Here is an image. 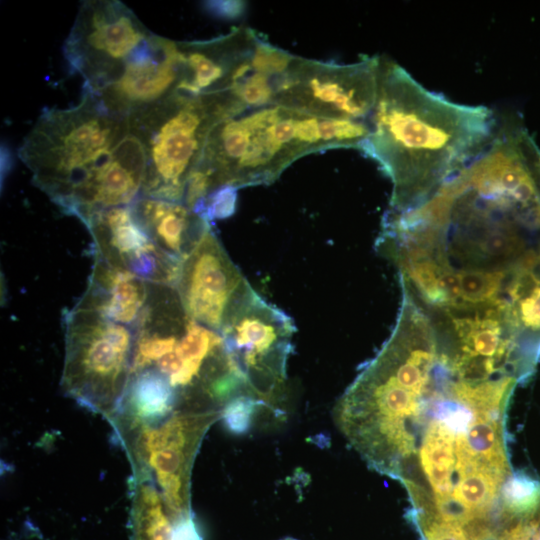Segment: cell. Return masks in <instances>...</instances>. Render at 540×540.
<instances>
[{"mask_svg": "<svg viewBox=\"0 0 540 540\" xmlns=\"http://www.w3.org/2000/svg\"><path fill=\"white\" fill-rule=\"evenodd\" d=\"M517 377L464 375L433 343H385L336 402L335 424L412 509L444 517L494 507L512 476L506 412Z\"/></svg>", "mask_w": 540, "mask_h": 540, "instance_id": "obj_1", "label": "cell"}, {"mask_svg": "<svg viewBox=\"0 0 540 540\" xmlns=\"http://www.w3.org/2000/svg\"><path fill=\"white\" fill-rule=\"evenodd\" d=\"M370 132L360 149L392 183L389 210L404 213L429 201L493 141L499 121L486 106L455 103L428 90L381 56Z\"/></svg>", "mask_w": 540, "mask_h": 540, "instance_id": "obj_2", "label": "cell"}, {"mask_svg": "<svg viewBox=\"0 0 540 540\" xmlns=\"http://www.w3.org/2000/svg\"><path fill=\"white\" fill-rule=\"evenodd\" d=\"M32 182L84 224L141 195L146 156L129 118L84 91L69 108H45L19 147Z\"/></svg>", "mask_w": 540, "mask_h": 540, "instance_id": "obj_3", "label": "cell"}, {"mask_svg": "<svg viewBox=\"0 0 540 540\" xmlns=\"http://www.w3.org/2000/svg\"><path fill=\"white\" fill-rule=\"evenodd\" d=\"M370 128L364 120L328 119L278 104L252 108L211 129L193 170L210 194L270 184L295 160L329 148H358Z\"/></svg>", "mask_w": 540, "mask_h": 540, "instance_id": "obj_4", "label": "cell"}, {"mask_svg": "<svg viewBox=\"0 0 540 540\" xmlns=\"http://www.w3.org/2000/svg\"><path fill=\"white\" fill-rule=\"evenodd\" d=\"M138 370L161 376L177 407L224 409L249 397L223 336L191 319L173 286L151 284L136 326L132 372Z\"/></svg>", "mask_w": 540, "mask_h": 540, "instance_id": "obj_5", "label": "cell"}, {"mask_svg": "<svg viewBox=\"0 0 540 540\" xmlns=\"http://www.w3.org/2000/svg\"><path fill=\"white\" fill-rule=\"evenodd\" d=\"M146 156L141 196L184 200L186 185L222 116L209 96L173 92L129 117Z\"/></svg>", "mask_w": 540, "mask_h": 540, "instance_id": "obj_6", "label": "cell"}, {"mask_svg": "<svg viewBox=\"0 0 540 540\" xmlns=\"http://www.w3.org/2000/svg\"><path fill=\"white\" fill-rule=\"evenodd\" d=\"M63 393L110 423L127 390L136 328L74 305L63 315Z\"/></svg>", "mask_w": 540, "mask_h": 540, "instance_id": "obj_7", "label": "cell"}, {"mask_svg": "<svg viewBox=\"0 0 540 540\" xmlns=\"http://www.w3.org/2000/svg\"><path fill=\"white\" fill-rule=\"evenodd\" d=\"M222 408L176 407L150 420L114 425L124 448L132 477L151 480L173 515L193 522L191 474L208 429L223 419Z\"/></svg>", "mask_w": 540, "mask_h": 540, "instance_id": "obj_8", "label": "cell"}, {"mask_svg": "<svg viewBox=\"0 0 540 540\" xmlns=\"http://www.w3.org/2000/svg\"><path fill=\"white\" fill-rule=\"evenodd\" d=\"M294 331L290 316L253 288L221 331L249 397L275 414L282 412L280 403L285 394L286 365Z\"/></svg>", "mask_w": 540, "mask_h": 540, "instance_id": "obj_9", "label": "cell"}, {"mask_svg": "<svg viewBox=\"0 0 540 540\" xmlns=\"http://www.w3.org/2000/svg\"><path fill=\"white\" fill-rule=\"evenodd\" d=\"M153 33L118 0L84 1L64 42L70 69L92 94L113 83Z\"/></svg>", "mask_w": 540, "mask_h": 540, "instance_id": "obj_10", "label": "cell"}, {"mask_svg": "<svg viewBox=\"0 0 540 540\" xmlns=\"http://www.w3.org/2000/svg\"><path fill=\"white\" fill-rule=\"evenodd\" d=\"M380 57L337 64L296 56L275 104L320 118L367 121L376 103Z\"/></svg>", "mask_w": 540, "mask_h": 540, "instance_id": "obj_11", "label": "cell"}, {"mask_svg": "<svg viewBox=\"0 0 540 540\" xmlns=\"http://www.w3.org/2000/svg\"><path fill=\"white\" fill-rule=\"evenodd\" d=\"M175 288L188 316L220 334L235 308L252 289L212 225L182 261Z\"/></svg>", "mask_w": 540, "mask_h": 540, "instance_id": "obj_12", "label": "cell"}, {"mask_svg": "<svg viewBox=\"0 0 540 540\" xmlns=\"http://www.w3.org/2000/svg\"><path fill=\"white\" fill-rule=\"evenodd\" d=\"M93 256L152 284L176 286L182 262L156 245L136 222L131 206L105 209L84 224Z\"/></svg>", "mask_w": 540, "mask_h": 540, "instance_id": "obj_13", "label": "cell"}, {"mask_svg": "<svg viewBox=\"0 0 540 540\" xmlns=\"http://www.w3.org/2000/svg\"><path fill=\"white\" fill-rule=\"evenodd\" d=\"M180 78L177 42L153 34L118 79L93 95L110 111L129 117L175 92Z\"/></svg>", "mask_w": 540, "mask_h": 540, "instance_id": "obj_14", "label": "cell"}, {"mask_svg": "<svg viewBox=\"0 0 540 540\" xmlns=\"http://www.w3.org/2000/svg\"><path fill=\"white\" fill-rule=\"evenodd\" d=\"M257 32L247 27L204 41L177 42L181 78L177 92L203 96L227 90L240 65L251 54Z\"/></svg>", "mask_w": 540, "mask_h": 540, "instance_id": "obj_15", "label": "cell"}, {"mask_svg": "<svg viewBox=\"0 0 540 540\" xmlns=\"http://www.w3.org/2000/svg\"><path fill=\"white\" fill-rule=\"evenodd\" d=\"M93 258L87 288L75 305L136 328L148 303L151 283Z\"/></svg>", "mask_w": 540, "mask_h": 540, "instance_id": "obj_16", "label": "cell"}, {"mask_svg": "<svg viewBox=\"0 0 540 540\" xmlns=\"http://www.w3.org/2000/svg\"><path fill=\"white\" fill-rule=\"evenodd\" d=\"M131 209L151 240L181 262L211 226V221L182 202L140 196Z\"/></svg>", "mask_w": 540, "mask_h": 540, "instance_id": "obj_17", "label": "cell"}, {"mask_svg": "<svg viewBox=\"0 0 540 540\" xmlns=\"http://www.w3.org/2000/svg\"><path fill=\"white\" fill-rule=\"evenodd\" d=\"M129 485L131 540H201L194 522L176 518L151 480L131 477Z\"/></svg>", "mask_w": 540, "mask_h": 540, "instance_id": "obj_18", "label": "cell"}, {"mask_svg": "<svg viewBox=\"0 0 540 540\" xmlns=\"http://www.w3.org/2000/svg\"><path fill=\"white\" fill-rule=\"evenodd\" d=\"M236 191L237 189L233 187L219 188L211 193L194 212L209 221L226 218L235 211Z\"/></svg>", "mask_w": 540, "mask_h": 540, "instance_id": "obj_19", "label": "cell"}, {"mask_svg": "<svg viewBox=\"0 0 540 540\" xmlns=\"http://www.w3.org/2000/svg\"><path fill=\"white\" fill-rule=\"evenodd\" d=\"M207 10L220 17L239 16L244 10V3L238 1H209L205 3Z\"/></svg>", "mask_w": 540, "mask_h": 540, "instance_id": "obj_20", "label": "cell"}, {"mask_svg": "<svg viewBox=\"0 0 540 540\" xmlns=\"http://www.w3.org/2000/svg\"><path fill=\"white\" fill-rule=\"evenodd\" d=\"M536 166H537L538 176L540 180V149L538 150L537 156H536Z\"/></svg>", "mask_w": 540, "mask_h": 540, "instance_id": "obj_21", "label": "cell"}, {"mask_svg": "<svg viewBox=\"0 0 540 540\" xmlns=\"http://www.w3.org/2000/svg\"><path fill=\"white\" fill-rule=\"evenodd\" d=\"M538 257H539V261H540V241H539V245H538Z\"/></svg>", "mask_w": 540, "mask_h": 540, "instance_id": "obj_22", "label": "cell"}, {"mask_svg": "<svg viewBox=\"0 0 540 540\" xmlns=\"http://www.w3.org/2000/svg\"><path fill=\"white\" fill-rule=\"evenodd\" d=\"M281 540H296V539H293V538H284V539H281Z\"/></svg>", "mask_w": 540, "mask_h": 540, "instance_id": "obj_23", "label": "cell"}]
</instances>
